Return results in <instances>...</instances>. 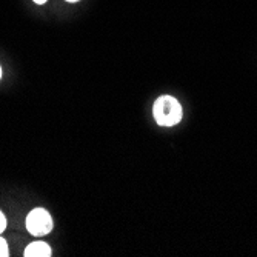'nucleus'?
Listing matches in <instances>:
<instances>
[{
	"label": "nucleus",
	"mask_w": 257,
	"mask_h": 257,
	"mask_svg": "<svg viewBox=\"0 0 257 257\" xmlns=\"http://www.w3.org/2000/svg\"><path fill=\"white\" fill-rule=\"evenodd\" d=\"M153 115L160 126H174L182 119V106L171 96H162L154 102Z\"/></svg>",
	"instance_id": "obj_1"
},
{
	"label": "nucleus",
	"mask_w": 257,
	"mask_h": 257,
	"mask_svg": "<svg viewBox=\"0 0 257 257\" xmlns=\"http://www.w3.org/2000/svg\"><path fill=\"white\" fill-rule=\"evenodd\" d=\"M27 229L33 236H46L53 229V219L43 208H36L27 217Z\"/></svg>",
	"instance_id": "obj_2"
},
{
	"label": "nucleus",
	"mask_w": 257,
	"mask_h": 257,
	"mask_svg": "<svg viewBox=\"0 0 257 257\" xmlns=\"http://www.w3.org/2000/svg\"><path fill=\"white\" fill-rule=\"evenodd\" d=\"M25 257H50L51 255V248L48 243L45 242H33L27 246L25 249Z\"/></svg>",
	"instance_id": "obj_3"
},
{
	"label": "nucleus",
	"mask_w": 257,
	"mask_h": 257,
	"mask_svg": "<svg viewBox=\"0 0 257 257\" xmlns=\"http://www.w3.org/2000/svg\"><path fill=\"white\" fill-rule=\"evenodd\" d=\"M8 255H10L8 243L2 236H0V257H8Z\"/></svg>",
	"instance_id": "obj_4"
},
{
	"label": "nucleus",
	"mask_w": 257,
	"mask_h": 257,
	"mask_svg": "<svg viewBox=\"0 0 257 257\" xmlns=\"http://www.w3.org/2000/svg\"><path fill=\"white\" fill-rule=\"evenodd\" d=\"M5 228H7V217L4 216L2 211H0V234L5 231Z\"/></svg>",
	"instance_id": "obj_5"
},
{
	"label": "nucleus",
	"mask_w": 257,
	"mask_h": 257,
	"mask_svg": "<svg viewBox=\"0 0 257 257\" xmlns=\"http://www.w3.org/2000/svg\"><path fill=\"white\" fill-rule=\"evenodd\" d=\"M34 2H36L37 5H43V4L46 2V0H34Z\"/></svg>",
	"instance_id": "obj_6"
},
{
	"label": "nucleus",
	"mask_w": 257,
	"mask_h": 257,
	"mask_svg": "<svg viewBox=\"0 0 257 257\" xmlns=\"http://www.w3.org/2000/svg\"><path fill=\"white\" fill-rule=\"evenodd\" d=\"M66 2H79V0H66Z\"/></svg>",
	"instance_id": "obj_7"
},
{
	"label": "nucleus",
	"mask_w": 257,
	"mask_h": 257,
	"mask_svg": "<svg viewBox=\"0 0 257 257\" xmlns=\"http://www.w3.org/2000/svg\"><path fill=\"white\" fill-rule=\"evenodd\" d=\"M0 79H2V68H0Z\"/></svg>",
	"instance_id": "obj_8"
}]
</instances>
